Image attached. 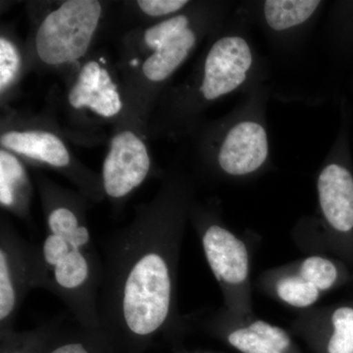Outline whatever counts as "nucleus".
<instances>
[{
  "instance_id": "obj_1",
  "label": "nucleus",
  "mask_w": 353,
  "mask_h": 353,
  "mask_svg": "<svg viewBox=\"0 0 353 353\" xmlns=\"http://www.w3.org/2000/svg\"><path fill=\"white\" fill-rule=\"evenodd\" d=\"M48 233L41 246L43 272H50L51 282L66 297L67 303H83L94 296V260L92 239L85 225L71 209L58 208L48 219Z\"/></svg>"
},
{
  "instance_id": "obj_11",
  "label": "nucleus",
  "mask_w": 353,
  "mask_h": 353,
  "mask_svg": "<svg viewBox=\"0 0 353 353\" xmlns=\"http://www.w3.org/2000/svg\"><path fill=\"white\" fill-rule=\"evenodd\" d=\"M24 273L20 271V259L9 252L6 241L0 250V321L2 329L11 320L22 296Z\"/></svg>"
},
{
  "instance_id": "obj_10",
  "label": "nucleus",
  "mask_w": 353,
  "mask_h": 353,
  "mask_svg": "<svg viewBox=\"0 0 353 353\" xmlns=\"http://www.w3.org/2000/svg\"><path fill=\"white\" fill-rule=\"evenodd\" d=\"M1 145L53 167H66L70 155L61 139L44 131H11L2 134Z\"/></svg>"
},
{
  "instance_id": "obj_19",
  "label": "nucleus",
  "mask_w": 353,
  "mask_h": 353,
  "mask_svg": "<svg viewBox=\"0 0 353 353\" xmlns=\"http://www.w3.org/2000/svg\"><path fill=\"white\" fill-rule=\"evenodd\" d=\"M230 345L243 353H283L261 334L246 328L232 332L228 336Z\"/></svg>"
},
{
  "instance_id": "obj_13",
  "label": "nucleus",
  "mask_w": 353,
  "mask_h": 353,
  "mask_svg": "<svg viewBox=\"0 0 353 353\" xmlns=\"http://www.w3.org/2000/svg\"><path fill=\"white\" fill-rule=\"evenodd\" d=\"M46 353H116L101 334L83 329V333L51 336Z\"/></svg>"
},
{
  "instance_id": "obj_4",
  "label": "nucleus",
  "mask_w": 353,
  "mask_h": 353,
  "mask_svg": "<svg viewBox=\"0 0 353 353\" xmlns=\"http://www.w3.org/2000/svg\"><path fill=\"white\" fill-rule=\"evenodd\" d=\"M145 43L154 52L145 60L143 73L152 82H162L181 66L196 43V34L185 15H178L152 26L145 32Z\"/></svg>"
},
{
  "instance_id": "obj_12",
  "label": "nucleus",
  "mask_w": 353,
  "mask_h": 353,
  "mask_svg": "<svg viewBox=\"0 0 353 353\" xmlns=\"http://www.w3.org/2000/svg\"><path fill=\"white\" fill-rule=\"evenodd\" d=\"M320 6L317 0H267L264 18L274 31H287L310 19Z\"/></svg>"
},
{
  "instance_id": "obj_20",
  "label": "nucleus",
  "mask_w": 353,
  "mask_h": 353,
  "mask_svg": "<svg viewBox=\"0 0 353 353\" xmlns=\"http://www.w3.org/2000/svg\"><path fill=\"white\" fill-rule=\"evenodd\" d=\"M21 58L15 46L8 39H0V90H4L13 82L19 72Z\"/></svg>"
},
{
  "instance_id": "obj_7",
  "label": "nucleus",
  "mask_w": 353,
  "mask_h": 353,
  "mask_svg": "<svg viewBox=\"0 0 353 353\" xmlns=\"http://www.w3.org/2000/svg\"><path fill=\"white\" fill-rule=\"evenodd\" d=\"M323 215L336 233L353 236V176L343 165H327L317 181Z\"/></svg>"
},
{
  "instance_id": "obj_16",
  "label": "nucleus",
  "mask_w": 353,
  "mask_h": 353,
  "mask_svg": "<svg viewBox=\"0 0 353 353\" xmlns=\"http://www.w3.org/2000/svg\"><path fill=\"white\" fill-rule=\"evenodd\" d=\"M320 290L301 276L282 279L277 285V294L284 303L297 308L313 305L320 296Z\"/></svg>"
},
{
  "instance_id": "obj_9",
  "label": "nucleus",
  "mask_w": 353,
  "mask_h": 353,
  "mask_svg": "<svg viewBox=\"0 0 353 353\" xmlns=\"http://www.w3.org/2000/svg\"><path fill=\"white\" fill-rule=\"evenodd\" d=\"M68 101L72 108H87L105 118L117 115L123 106L119 92L108 70L97 61L83 65L70 90Z\"/></svg>"
},
{
  "instance_id": "obj_21",
  "label": "nucleus",
  "mask_w": 353,
  "mask_h": 353,
  "mask_svg": "<svg viewBox=\"0 0 353 353\" xmlns=\"http://www.w3.org/2000/svg\"><path fill=\"white\" fill-rule=\"evenodd\" d=\"M248 328L254 331L255 333L263 336L281 352H284L290 347L289 334L285 333L284 330L281 329L280 327L274 326V325L262 321V320H257V321L250 324Z\"/></svg>"
},
{
  "instance_id": "obj_8",
  "label": "nucleus",
  "mask_w": 353,
  "mask_h": 353,
  "mask_svg": "<svg viewBox=\"0 0 353 353\" xmlns=\"http://www.w3.org/2000/svg\"><path fill=\"white\" fill-rule=\"evenodd\" d=\"M202 245L216 279L240 285L248 276V253L243 241L225 228L212 225L202 236Z\"/></svg>"
},
{
  "instance_id": "obj_3",
  "label": "nucleus",
  "mask_w": 353,
  "mask_h": 353,
  "mask_svg": "<svg viewBox=\"0 0 353 353\" xmlns=\"http://www.w3.org/2000/svg\"><path fill=\"white\" fill-rule=\"evenodd\" d=\"M253 53L245 38L222 37L211 46L203 66L201 94L211 101L238 90L252 68Z\"/></svg>"
},
{
  "instance_id": "obj_15",
  "label": "nucleus",
  "mask_w": 353,
  "mask_h": 353,
  "mask_svg": "<svg viewBox=\"0 0 353 353\" xmlns=\"http://www.w3.org/2000/svg\"><path fill=\"white\" fill-rule=\"evenodd\" d=\"M299 275L322 292L332 289L338 283L341 271L332 260L322 256H310L301 264Z\"/></svg>"
},
{
  "instance_id": "obj_17",
  "label": "nucleus",
  "mask_w": 353,
  "mask_h": 353,
  "mask_svg": "<svg viewBox=\"0 0 353 353\" xmlns=\"http://www.w3.org/2000/svg\"><path fill=\"white\" fill-rule=\"evenodd\" d=\"M26 173L17 158L10 153L0 152V201L6 208H10L15 201L18 183L25 182Z\"/></svg>"
},
{
  "instance_id": "obj_6",
  "label": "nucleus",
  "mask_w": 353,
  "mask_h": 353,
  "mask_svg": "<svg viewBox=\"0 0 353 353\" xmlns=\"http://www.w3.org/2000/svg\"><path fill=\"white\" fill-rule=\"evenodd\" d=\"M268 155V136L265 128L255 121H241L227 132L221 145L218 162L228 175L245 176L261 168Z\"/></svg>"
},
{
  "instance_id": "obj_2",
  "label": "nucleus",
  "mask_w": 353,
  "mask_h": 353,
  "mask_svg": "<svg viewBox=\"0 0 353 353\" xmlns=\"http://www.w3.org/2000/svg\"><path fill=\"white\" fill-rule=\"evenodd\" d=\"M101 15L95 0H69L44 18L36 36L41 61L48 65L73 62L85 55Z\"/></svg>"
},
{
  "instance_id": "obj_18",
  "label": "nucleus",
  "mask_w": 353,
  "mask_h": 353,
  "mask_svg": "<svg viewBox=\"0 0 353 353\" xmlns=\"http://www.w3.org/2000/svg\"><path fill=\"white\" fill-rule=\"evenodd\" d=\"M50 334H2L1 353H46Z\"/></svg>"
},
{
  "instance_id": "obj_5",
  "label": "nucleus",
  "mask_w": 353,
  "mask_h": 353,
  "mask_svg": "<svg viewBox=\"0 0 353 353\" xmlns=\"http://www.w3.org/2000/svg\"><path fill=\"white\" fill-rule=\"evenodd\" d=\"M150 169V154L143 141L134 132H120L114 137L104 160V190L112 199H122L143 183Z\"/></svg>"
},
{
  "instance_id": "obj_22",
  "label": "nucleus",
  "mask_w": 353,
  "mask_h": 353,
  "mask_svg": "<svg viewBox=\"0 0 353 353\" xmlns=\"http://www.w3.org/2000/svg\"><path fill=\"white\" fill-rule=\"evenodd\" d=\"M189 1L185 0H139L138 6L146 15L159 16L169 15L181 10L187 6Z\"/></svg>"
},
{
  "instance_id": "obj_14",
  "label": "nucleus",
  "mask_w": 353,
  "mask_h": 353,
  "mask_svg": "<svg viewBox=\"0 0 353 353\" xmlns=\"http://www.w3.org/2000/svg\"><path fill=\"white\" fill-rule=\"evenodd\" d=\"M331 325L327 352L353 353V306L341 305L334 309Z\"/></svg>"
}]
</instances>
